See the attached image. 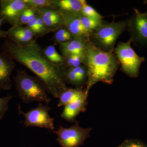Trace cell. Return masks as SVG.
Wrapping results in <instances>:
<instances>
[{"label": "cell", "mask_w": 147, "mask_h": 147, "mask_svg": "<svg viewBox=\"0 0 147 147\" xmlns=\"http://www.w3.org/2000/svg\"><path fill=\"white\" fill-rule=\"evenodd\" d=\"M51 110V108L48 105L39 103L35 108L24 113L21 110L20 105H18L19 114L24 116V125L26 127H40L53 131L55 129L54 119L49 115Z\"/></svg>", "instance_id": "cell-7"}, {"label": "cell", "mask_w": 147, "mask_h": 147, "mask_svg": "<svg viewBox=\"0 0 147 147\" xmlns=\"http://www.w3.org/2000/svg\"><path fill=\"white\" fill-rule=\"evenodd\" d=\"M117 147H147V145L138 139H127Z\"/></svg>", "instance_id": "cell-26"}, {"label": "cell", "mask_w": 147, "mask_h": 147, "mask_svg": "<svg viewBox=\"0 0 147 147\" xmlns=\"http://www.w3.org/2000/svg\"><path fill=\"white\" fill-rule=\"evenodd\" d=\"M134 13L127 21V28L131 37L130 39L134 44L147 45V11L140 12L134 9Z\"/></svg>", "instance_id": "cell-8"}, {"label": "cell", "mask_w": 147, "mask_h": 147, "mask_svg": "<svg viewBox=\"0 0 147 147\" xmlns=\"http://www.w3.org/2000/svg\"><path fill=\"white\" fill-rule=\"evenodd\" d=\"M7 36L11 41L20 46H26L35 41L34 33L26 26H12L7 31Z\"/></svg>", "instance_id": "cell-14"}, {"label": "cell", "mask_w": 147, "mask_h": 147, "mask_svg": "<svg viewBox=\"0 0 147 147\" xmlns=\"http://www.w3.org/2000/svg\"><path fill=\"white\" fill-rule=\"evenodd\" d=\"M79 16L83 27L89 33L90 36L102 24V20L89 18L84 16L82 13L79 14Z\"/></svg>", "instance_id": "cell-20"}, {"label": "cell", "mask_w": 147, "mask_h": 147, "mask_svg": "<svg viewBox=\"0 0 147 147\" xmlns=\"http://www.w3.org/2000/svg\"><path fill=\"white\" fill-rule=\"evenodd\" d=\"M42 53L45 58L53 64L61 67L65 63L64 58L58 53L53 45L47 46L42 50Z\"/></svg>", "instance_id": "cell-18"}, {"label": "cell", "mask_w": 147, "mask_h": 147, "mask_svg": "<svg viewBox=\"0 0 147 147\" xmlns=\"http://www.w3.org/2000/svg\"><path fill=\"white\" fill-rule=\"evenodd\" d=\"M147 3V1H145L144 3Z\"/></svg>", "instance_id": "cell-31"}, {"label": "cell", "mask_w": 147, "mask_h": 147, "mask_svg": "<svg viewBox=\"0 0 147 147\" xmlns=\"http://www.w3.org/2000/svg\"><path fill=\"white\" fill-rule=\"evenodd\" d=\"M5 21H4L0 17V27H1V26L3 24V23H4Z\"/></svg>", "instance_id": "cell-30"}, {"label": "cell", "mask_w": 147, "mask_h": 147, "mask_svg": "<svg viewBox=\"0 0 147 147\" xmlns=\"http://www.w3.org/2000/svg\"><path fill=\"white\" fill-rule=\"evenodd\" d=\"M53 39L55 42L60 43L68 42L74 39L71 34L64 27H62L56 31Z\"/></svg>", "instance_id": "cell-22"}, {"label": "cell", "mask_w": 147, "mask_h": 147, "mask_svg": "<svg viewBox=\"0 0 147 147\" xmlns=\"http://www.w3.org/2000/svg\"><path fill=\"white\" fill-rule=\"evenodd\" d=\"M86 94L83 86L75 88H68L65 90L60 95L59 98V101L57 106L61 107L72 102Z\"/></svg>", "instance_id": "cell-17"}, {"label": "cell", "mask_w": 147, "mask_h": 147, "mask_svg": "<svg viewBox=\"0 0 147 147\" xmlns=\"http://www.w3.org/2000/svg\"><path fill=\"white\" fill-rule=\"evenodd\" d=\"M38 15L36 9L29 7L26 9L19 15L12 26H23L34 19Z\"/></svg>", "instance_id": "cell-19"}, {"label": "cell", "mask_w": 147, "mask_h": 147, "mask_svg": "<svg viewBox=\"0 0 147 147\" xmlns=\"http://www.w3.org/2000/svg\"><path fill=\"white\" fill-rule=\"evenodd\" d=\"M52 7L69 13L80 14L82 5L81 0H54Z\"/></svg>", "instance_id": "cell-16"}, {"label": "cell", "mask_w": 147, "mask_h": 147, "mask_svg": "<svg viewBox=\"0 0 147 147\" xmlns=\"http://www.w3.org/2000/svg\"><path fill=\"white\" fill-rule=\"evenodd\" d=\"M38 15L35 17L34 19L29 22L27 24L26 27L28 28L31 31L34 33L35 36H36L37 31V22Z\"/></svg>", "instance_id": "cell-28"}, {"label": "cell", "mask_w": 147, "mask_h": 147, "mask_svg": "<svg viewBox=\"0 0 147 147\" xmlns=\"http://www.w3.org/2000/svg\"><path fill=\"white\" fill-rule=\"evenodd\" d=\"M37 31L36 36H42V35L46 34L47 33L50 32L45 26L43 21L38 14L37 22Z\"/></svg>", "instance_id": "cell-27"}, {"label": "cell", "mask_w": 147, "mask_h": 147, "mask_svg": "<svg viewBox=\"0 0 147 147\" xmlns=\"http://www.w3.org/2000/svg\"><path fill=\"white\" fill-rule=\"evenodd\" d=\"M60 49L64 58L71 55H79L82 57L84 65L87 66V57L86 53V41L73 39L68 42L59 44Z\"/></svg>", "instance_id": "cell-15"}, {"label": "cell", "mask_w": 147, "mask_h": 147, "mask_svg": "<svg viewBox=\"0 0 147 147\" xmlns=\"http://www.w3.org/2000/svg\"><path fill=\"white\" fill-rule=\"evenodd\" d=\"M88 95L85 94L78 99L65 105L61 117L65 120L72 123L76 121V117L86 110Z\"/></svg>", "instance_id": "cell-13"}, {"label": "cell", "mask_w": 147, "mask_h": 147, "mask_svg": "<svg viewBox=\"0 0 147 147\" xmlns=\"http://www.w3.org/2000/svg\"><path fill=\"white\" fill-rule=\"evenodd\" d=\"M13 61L3 52L0 53V91L11 88V75L16 65Z\"/></svg>", "instance_id": "cell-12"}, {"label": "cell", "mask_w": 147, "mask_h": 147, "mask_svg": "<svg viewBox=\"0 0 147 147\" xmlns=\"http://www.w3.org/2000/svg\"><path fill=\"white\" fill-rule=\"evenodd\" d=\"M38 14L50 32L56 31L63 27V18L59 11L53 7L36 9Z\"/></svg>", "instance_id": "cell-11"}, {"label": "cell", "mask_w": 147, "mask_h": 147, "mask_svg": "<svg viewBox=\"0 0 147 147\" xmlns=\"http://www.w3.org/2000/svg\"><path fill=\"white\" fill-rule=\"evenodd\" d=\"M82 5V14L89 18L102 20L104 17L98 13L91 6L87 3L86 1L85 0H81Z\"/></svg>", "instance_id": "cell-21"}, {"label": "cell", "mask_w": 147, "mask_h": 147, "mask_svg": "<svg viewBox=\"0 0 147 147\" xmlns=\"http://www.w3.org/2000/svg\"><path fill=\"white\" fill-rule=\"evenodd\" d=\"M3 52L34 73L53 97L59 98L62 92L67 88L60 67L45 58L36 41L26 46H20L6 40Z\"/></svg>", "instance_id": "cell-1"}, {"label": "cell", "mask_w": 147, "mask_h": 147, "mask_svg": "<svg viewBox=\"0 0 147 147\" xmlns=\"http://www.w3.org/2000/svg\"><path fill=\"white\" fill-rule=\"evenodd\" d=\"M127 28V21L102 24L92 34L90 39L103 51L113 52L117 40Z\"/></svg>", "instance_id": "cell-4"}, {"label": "cell", "mask_w": 147, "mask_h": 147, "mask_svg": "<svg viewBox=\"0 0 147 147\" xmlns=\"http://www.w3.org/2000/svg\"><path fill=\"white\" fill-rule=\"evenodd\" d=\"M59 11L63 18V26L71 34L74 39L85 41L90 39V34L82 25L79 18V14Z\"/></svg>", "instance_id": "cell-10"}, {"label": "cell", "mask_w": 147, "mask_h": 147, "mask_svg": "<svg viewBox=\"0 0 147 147\" xmlns=\"http://www.w3.org/2000/svg\"><path fill=\"white\" fill-rule=\"evenodd\" d=\"M29 7L35 9L53 7V0H24Z\"/></svg>", "instance_id": "cell-24"}, {"label": "cell", "mask_w": 147, "mask_h": 147, "mask_svg": "<svg viewBox=\"0 0 147 147\" xmlns=\"http://www.w3.org/2000/svg\"><path fill=\"white\" fill-rule=\"evenodd\" d=\"M12 97L11 95L0 97V121L3 118L8 110L9 102Z\"/></svg>", "instance_id": "cell-25"}, {"label": "cell", "mask_w": 147, "mask_h": 147, "mask_svg": "<svg viewBox=\"0 0 147 147\" xmlns=\"http://www.w3.org/2000/svg\"><path fill=\"white\" fill-rule=\"evenodd\" d=\"M7 36V31L2 30L0 29V39L2 38H6Z\"/></svg>", "instance_id": "cell-29"}, {"label": "cell", "mask_w": 147, "mask_h": 147, "mask_svg": "<svg viewBox=\"0 0 147 147\" xmlns=\"http://www.w3.org/2000/svg\"><path fill=\"white\" fill-rule=\"evenodd\" d=\"M131 40L127 42H119L113 53L121 65V71L131 78H136L139 74V68L145 59L139 57L131 48Z\"/></svg>", "instance_id": "cell-5"}, {"label": "cell", "mask_w": 147, "mask_h": 147, "mask_svg": "<svg viewBox=\"0 0 147 147\" xmlns=\"http://www.w3.org/2000/svg\"><path fill=\"white\" fill-rule=\"evenodd\" d=\"M14 79L18 96L23 102L28 103L37 101L48 104L51 101L47 90L37 77L19 69Z\"/></svg>", "instance_id": "cell-3"}, {"label": "cell", "mask_w": 147, "mask_h": 147, "mask_svg": "<svg viewBox=\"0 0 147 147\" xmlns=\"http://www.w3.org/2000/svg\"><path fill=\"white\" fill-rule=\"evenodd\" d=\"M29 7L24 0H1L0 17L12 26L19 15Z\"/></svg>", "instance_id": "cell-9"}, {"label": "cell", "mask_w": 147, "mask_h": 147, "mask_svg": "<svg viewBox=\"0 0 147 147\" xmlns=\"http://www.w3.org/2000/svg\"><path fill=\"white\" fill-rule=\"evenodd\" d=\"M92 129L83 128L79 122L75 121L74 124L68 128L60 126L57 130L53 131L57 135V141L61 147H79L84 145L86 139L90 137Z\"/></svg>", "instance_id": "cell-6"}, {"label": "cell", "mask_w": 147, "mask_h": 147, "mask_svg": "<svg viewBox=\"0 0 147 147\" xmlns=\"http://www.w3.org/2000/svg\"><path fill=\"white\" fill-rule=\"evenodd\" d=\"M86 49L88 79L84 90L88 95L90 90L98 82L112 84L120 63L115 53L103 51L90 39L86 41Z\"/></svg>", "instance_id": "cell-2"}, {"label": "cell", "mask_w": 147, "mask_h": 147, "mask_svg": "<svg viewBox=\"0 0 147 147\" xmlns=\"http://www.w3.org/2000/svg\"><path fill=\"white\" fill-rule=\"evenodd\" d=\"M65 63L63 65L65 67L61 69H67L74 68L78 67L81 65V64L84 65V61L82 57L77 55H71L65 58Z\"/></svg>", "instance_id": "cell-23"}]
</instances>
